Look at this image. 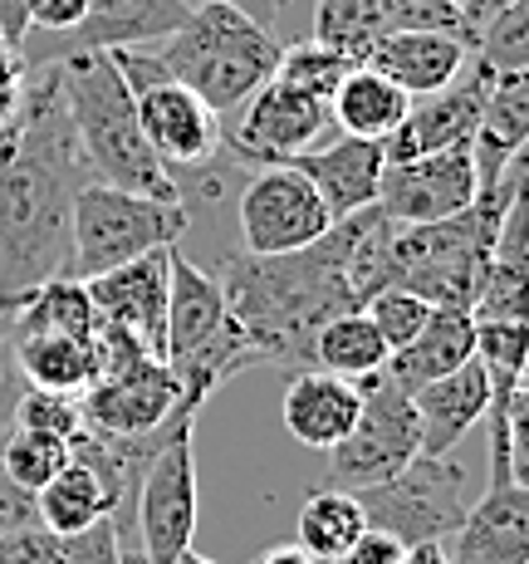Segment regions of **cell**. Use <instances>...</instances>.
Returning <instances> with one entry per match:
<instances>
[{
  "label": "cell",
  "mask_w": 529,
  "mask_h": 564,
  "mask_svg": "<svg viewBox=\"0 0 529 564\" xmlns=\"http://www.w3.org/2000/svg\"><path fill=\"white\" fill-rule=\"evenodd\" d=\"M84 182H93L74 123L59 99V69L25 74L10 153L0 158V295H30L45 280L74 275L69 216Z\"/></svg>",
  "instance_id": "6da1fadb"
},
{
  "label": "cell",
  "mask_w": 529,
  "mask_h": 564,
  "mask_svg": "<svg viewBox=\"0 0 529 564\" xmlns=\"http://www.w3.org/2000/svg\"><path fill=\"white\" fill-rule=\"evenodd\" d=\"M221 300L231 310L235 329L245 334L255 364L269 368H309L315 334L333 314L359 310L349 285V246L343 226L333 221L315 246L289 256H225Z\"/></svg>",
  "instance_id": "7a4b0ae2"
},
{
  "label": "cell",
  "mask_w": 529,
  "mask_h": 564,
  "mask_svg": "<svg viewBox=\"0 0 529 564\" xmlns=\"http://www.w3.org/2000/svg\"><path fill=\"white\" fill-rule=\"evenodd\" d=\"M54 69H59L64 113L74 123V138H79V153L89 162L93 182L143 192V197H157V202H181V187L172 182V172L157 162L143 128H137L133 89L113 69L108 50L59 54Z\"/></svg>",
  "instance_id": "3957f363"
},
{
  "label": "cell",
  "mask_w": 529,
  "mask_h": 564,
  "mask_svg": "<svg viewBox=\"0 0 529 564\" xmlns=\"http://www.w3.org/2000/svg\"><path fill=\"white\" fill-rule=\"evenodd\" d=\"M525 192V153L505 167L495 187L476 192L466 212L447 216V221L427 226H397L393 241V275L397 290H412L427 305H451L471 310L481 295L485 265H491V246L500 231L510 202Z\"/></svg>",
  "instance_id": "277c9868"
},
{
  "label": "cell",
  "mask_w": 529,
  "mask_h": 564,
  "mask_svg": "<svg viewBox=\"0 0 529 564\" xmlns=\"http://www.w3.org/2000/svg\"><path fill=\"white\" fill-rule=\"evenodd\" d=\"M157 45L162 50L153 54L167 79L187 84L221 123L275 74L279 50H285L275 30L235 6H191L187 20Z\"/></svg>",
  "instance_id": "5b68a950"
},
{
  "label": "cell",
  "mask_w": 529,
  "mask_h": 564,
  "mask_svg": "<svg viewBox=\"0 0 529 564\" xmlns=\"http://www.w3.org/2000/svg\"><path fill=\"white\" fill-rule=\"evenodd\" d=\"M162 364L177 378V393L187 412H201V403L225 383V378L255 368V354L245 334L235 329L231 310L221 300L216 275L181 256L172 246L167 260V334H162Z\"/></svg>",
  "instance_id": "8992f818"
},
{
  "label": "cell",
  "mask_w": 529,
  "mask_h": 564,
  "mask_svg": "<svg viewBox=\"0 0 529 564\" xmlns=\"http://www.w3.org/2000/svg\"><path fill=\"white\" fill-rule=\"evenodd\" d=\"M187 231V206L157 202L143 192H123L108 182H84L74 197L69 241H74V280H93L147 251H167Z\"/></svg>",
  "instance_id": "52a82bcc"
},
{
  "label": "cell",
  "mask_w": 529,
  "mask_h": 564,
  "mask_svg": "<svg viewBox=\"0 0 529 564\" xmlns=\"http://www.w3.org/2000/svg\"><path fill=\"white\" fill-rule=\"evenodd\" d=\"M93 349H99V373L79 393L84 427L108 432V437H147L181 408L172 368L157 354H147L137 339L99 324Z\"/></svg>",
  "instance_id": "ba28073f"
},
{
  "label": "cell",
  "mask_w": 529,
  "mask_h": 564,
  "mask_svg": "<svg viewBox=\"0 0 529 564\" xmlns=\"http://www.w3.org/2000/svg\"><path fill=\"white\" fill-rule=\"evenodd\" d=\"M197 417H177V427L157 442V452L143 466V481L133 496V540L123 550V564H172L181 550H191L197 535V452H191Z\"/></svg>",
  "instance_id": "9c48e42d"
},
{
  "label": "cell",
  "mask_w": 529,
  "mask_h": 564,
  "mask_svg": "<svg viewBox=\"0 0 529 564\" xmlns=\"http://www.w3.org/2000/svg\"><path fill=\"white\" fill-rule=\"evenodd\" d=\"M353 496H359L368 530H383L403 545H441L456 535L461 516H466V466L451 452L412 457L403 471L383 476Z\"/></svg>",
  "instance_id": "30bf717a"
},
{
  "label": "cell",
  "mask_w": 529,
  "mask_h": 564,
  "mask_svg": "<svg viewBox=\"0 0 529 564\" xmlns=\"http://www.w3.org/2000/svg\"><path fill=\"white\" fill-rule=\"evenodd\" d=\"M359 383V422L349 437L329 452V486L339 491H363V486L383 481V476L403 471L412 457H422V422H417L412 393L377 368Z\"/></svg>",
  "instance_id": "8fae6325"
},
{
  "label": "cell",
  "mask_w": 529,
  "mask_h": 564,
  "mask_svg": "<svg viewBox=\"0 0 529 564\" xmlns=\"http://www.w3.org/2000/svg\"><path fill=\"white\" fill-rule=\"evenodd\" d=\"M241 236H245V256H289L315 246L323 231L333 226L329 206L309 177L289 162H269L255 167L251 182L241 192Z\"/></svg>",
  "instance_id": "7c38bea8"
},
{
  "label": "cell",
  "mask_w": 529,
  "mask_h": 564,
  "mask_svg": "<svg viewBox=\"0 0 529 564\" xmlns=\"http://www.w3.org/2000/svg\"><path fill=\"white\" fill-rule=\"evenodd\" d=\"M329 128H333L329 104L269 74L261 89L241 104V123L221 143L241 162H251V167H269V162H289L295 153H309L315 143H323Z\"/></svg>",
  "instance_id": "4fadbf2b"
},
{
  "label": "cell",
  "mask_w": 529,
  "mask_h": 564,
  "mask_svg": "<svg viewBox=\"0 0 529 564\" xmlns=\"http://www.w3.org/2000/svg\"><path fill=\"white\" fill-rule=\"evenodd\" d=\"M476 202V162H471V143L437 148V153L387 162L383 182H377L373 206L397 226H427L447 221V216L466 212Z\"/></svg>",
  "instance_id": "5bb4252c"
},
{
  "label": "cell",
  "mask_w": 529,
  "mask_h": 564,
  "mask_svg": "<svg viewBox=\"0 0 529 564\" xmlns=\"http://www.w3.org/2000/svg\"><path fill=\"white\" fill-rule=\"evenodd\" d=\"M133 108H137V128H143L147 148L157 153V162L172 172V182L181 172H207L216 153H221L225 123L211 113L187 84L177 79H153L143 89H133Z\"/></svg>",
  "instance_id": "9a60e30c"
},
{
  "label": "cell",
  "mask_w": 529,
  "mask_h": 564,
  "mask_svg": "<svg viewBox=\"0 0 529 564\" xmlns=\"http://www.w3.org/2000/svg\"><path fill=\"white\" fill-rule=\"evenodd\" d=\"M495 84V69L471 50L466 69L447 84V89L427 94V99H412L407 118L383 138V162H407V158H422V153H437V148H456V143H471V133L481 128V113H485V94Z\"/></svg>",
  "instance_id": "2e32d148"
},
{
  "label": "cell",
  "mask_w": 529,
  "mask_h": 564,
  "mask_svg": "<svg viewBox=\"0 0 529 564\" xmlns=\"http://www.w3.org/2000/svg\"><path fill=\"white\" fill-rule=\"evenodd\" d=\"M187 20L181 0H89V15L74 35L64 40H25L20 59L25 69L54 64L59 54L74 50H137V45H157L172 30Z\"/></svg>",
  "instance_id": "e0dca14e"
},
{
  "label": "cell",
  "mask_w": 529,
  "mask_h": 564,
  "mask_svg": "<svg viewBox=\"0 0 529 564\" xmlns=\"http://www.w3.org/2000/svg\"><path fill=\"white\" fill-rule=\"evenodd\" d=\"M167 260H172V246L84 280L93 310H99V324L137 339L157 359H162V334H167Z\"/></svg>",
  "instance_id": "ac0fdd59"
},
{
  "label": "cell",
  "mask_w": 529,
  "mask_h": 564,
  "mask_svg": "<svg viewBox=\"0 0 529 564\" xmlns=\"http://www.w3.org/2000/svg\"><path fill=\"white\" fill-rule=\"evenodd\" d=\"M471 59V40L447 35V30H387L373 45L363 64L397 84L407 99H427V94L447 89Z\"/></svg>",
  "instance_id": "d6986e66"
},
{
  "label": "cell",
  "mask_w": 529,
  "mask_h": 564,
  "mask_svg": "<svg viewBox=\"0 0 529 564\" xmlns=\"http://www.w3.org/2000/svg\"><path fill=\"white\" fill-rule=\"evenodd\" d=\"M289 167H299L309 177V187L323 197L333 221L363 212L377 197V182H383V148L368 138H333V143H315L309 153H295Z\"/></svg>",
  "instance_id": "ffe728a7"
},
{
  "label": "cell",
  "mask_w": 529,
  "mask_h": 564,
  "mask_svg": "<svg viewBox=\"0 0 529 564\" xmlns=\"http://www.w3.org/2000/svg\"><path fill=\"white\" fill-rule=\"evenodd\" d=\"M466 359H476V319L471 310H451V305H431L427 324L412 334V344L387 354L383 373L393 383H403L407 393H417L422 383L456 373Z\"/></svg>",
  "instance_id": "44dd1931"
},
{
  "label": "cell",
  "mask_w": 529,
  "mask_h": 564,
  "mask_svg": "<svg viewBox=\"0 0 529 564\" xmlns=\"http://www.w3.org/2000/svg\"><path fill=\"white\" fill-rule=\"evenodd\" d=\"M359 422V383L349 378L319 373V368H299L285 388V427L299 447L333 452L349 427Z\"/></svg>",
  "instance_id": "7402d4cb"
},
{
  "label": "cell",
  "mask_w": 529,
  "mask_h": 564,
  "mask_svg": "<svg viewBox=\"0 0 529 564\" xmlns=\"http://www.w3.org/2000/svg\"><path fill=\"white\" fill-rule=\"evenodd\" d=\"M417 422H422V457H441L451 452L491 408V378H485L481 359H466L456 373L422 383L412 393Z\"/></svg>",
  "instance_id": "603a6c76"
},
{
  "label": "cell",
  "mask_w": 529,
  "mask_h": 564,
  "mask_svg": "<svg viewBox=\"0 0 529 564\" xmlns=\"http://www.w3.org/2000/svg\"><path fill=\"white\" fill-rule=\"evenodd\" d=\"M10 368L25 378V388L40 393H69L79 398L99 373V349L89 339H64V334H10Z\"/></svg>",
  "instance_id": "cb8c5ba5"
},
{
  "label": "cell",
  "mask_w": 529,
  "mask_h": 564,
  "mask_svg": "<svg viewBox=\"0 0 529 564\" xmlns=\"http://www.w3.org/2000/svg\"><path fill=\"white\" fill-rule=\"evenodd\" d=\"M407 99L387 74H377L373 64H353L343 74V84L329 94V123H339L343 138H368V143H383L397 123L407 118Z\"/></svg>",
  "instance_id": "d4e9b609"
},
{
  "label": "cell",
  "mask_w": 529,
  "mask_h": 564,
  "mask_svg": "<svg viewBox=\"0 0 529 564\" xmlns=\"http://www.w3.org/2000/svg\"><path fill=\"white\" fill-rule=\"evenodd\" d=\"M10 334H64V339H99V310L89 300V285L74 275L45 280L40 290L20 295L15 314L5 319Z\"/></svg>",
  "instance_id": "484cf974"
},
{
  "label": "cell",
  "mask_w": 529,
  "mask_h": 564,
  "mask_svg": "<svg viewBox=\"0 0 529 564\" xmlns=\"http://www.w3.org/2000/svg\"><path fill=\"white\" fill-rule=\"evenodd\" d=\"M363 530H368V520L359 511V496L339 491V486H319V491H309L305 506H299L295 545L305 550V555L333 564V560L349 555L353 540H359Z\"/></svg>",
  "instance_id": "4316f807"
},
{
  "label": "cell",
  "mask_w": 529,
  "mask_h": 564,
  "mask_svg": "<svg viewBox=\"0 0 529 564\" xmlns=\"http://www.w3.org/2000/svg\"><path fill=\"white\" fill-rule=\"evenodd\" d=\"M35 506H40V525L49 530V535H79V530L99 525V520L113 516V501H108L103 481L93 466L84 462H69L54 481H45L35 491Z\"/></svg>",
  "instance_id": "83f0119b"
},
{
  "label": "cell",
  "mask_w": 529,
  "mask_h": 564,
  "mask_svg": "<svg viewBox=\"0 0 529 564\" xmlns=\"http://www.w3.org/2000/svg\"><path fill=\"white\" fill-rule=\"evenodd\" d=\"M383 364H387V344L363 310L333 314V319L315 334V349H309V368L333 373V378H349V383L353 378L377 373Z\"/></svg>",
  "instance_id": "f1b7e54d"
},
{
  "label": "cell",
  "mask_w": 529,
  "mask_h": 564,
  "mask_svg": "<svg viewBox=\"0 0 529 564\" xmlns=\"http://www.w3.org/2000/svg\"><path fill=\"white\" fill-rule=\"evenodd\" d=\"M383 35L387 25L373 0H315V35H309L315 45H329L349 54L353 64H363Z\"/></svg>",
  "instance_id": "f546056e"
},
{
  "label": "cell",
  "mask_w": 529,
  "mask_h": 564,
  "mask_svg": "<svg viewBox=\"0 0 529 564\" xmlns=\"http://www.w3.org/2000/svg\"><path fill=\"white\" fill-rule=\"evenodd\" d=\"M69 462H74L69 437H54V432H35V427H15V422H5V432H0V466H5V476L20 481L25 491H40V486L54 481Z\"/></svg>",
  "instance_id": "4dcf8cb0"
},
{
  "label": "cell",
  "mask_w": 529,
  "mask_h": 564,
  "mask_svg": "<svg viewBox=\"0 0 529 564\" xmlns=\"http://www.w3.org/2000/svg\"><path fill=\"white\" fill-rule=\"evenodd\" d=\"M471 50L495 74H529V0H515V6L485 15L471 30Z\"/></svg>",
  "instance_id": "1f68e13d"
},
{
  "label": "cell",
  "mask_w": 529,
  "mask_h": 564,
  "mask_svg": "<svg viewBox=\"0 0 529 564\" xmlns=\"http://www.w3.org/2000/svg\"><path fill=\"white\" fill-rule=\"evenodd\" d=\"M529 329L525 319H476V359L491 378V393H510L525 383Z\"/></svg>",
  "instance_id": "d6a6232c"
},
{
  "label": "cell",
  "mask_w": 529,
  "mask_h": 564,
  "mask_svg": "<svg viewBox=\"0 0 529 564\" xmlns=\"http://www.w3.org/2000/svg\"><path fill=\"white\" fill-rule=\"evenodd\" d=\"M349 69H353L349 54H339V50H329V45H315V40H305V45L279 50L275 79L295 84V89H305V94H315V99L329 104V94L339 89Z\"/></svg>",
  "instance_id": "836d02e7"
},
{
  "label": "cell",
  "mask_w": 529,
  "mask_h": 564,
  "mask_svg": "<svg viewBox=\"0 0 529 564\" xmlns=\"http://www.w3.org/2000/svg\"><path fill=\"white\" fill-rule=\"evenodd\" d=\"M363 314L373 319V329L383 334V344H387V354L393 349H403V344H412V334L427 324V314L431 305L422 295H412V290H377V295L363 305Z\"/></svg>",
  "instance_id": "e575fe53"
},
{
  "label": "cell",
  "mask_w": 529,
  "mask_h": 564,
  "mask_svg": "<svg viewBox=\"0 0 529 564\" xmlns=\"http://www.w3.org/2000/svg\"><path fill=\"white\" fill-rule=\"evenodd\" d=\"M10 422L15 427H35V432H54V437H74L84 427L79 398L69 393H40V388H25L10 403Z\"/></svg>",
  "instance_id": "d590c367"
},
{
  "label": "cell",
  "mask_w": 529,
  "mask_h": 564,
  "mask_svg": "<svg viewBox=\"0 0 529 564\" xmlns=\"http://www.w3.org/2000/svg\"><path fill=\"white\" fill-rule=\"evenodd\" d=\"M387 30H447V35L471 40V25L456 0H373Z\"/></svg>",
  "instance_id": "8d00e7d4"
},
{
  "label": "cell",
  "mask_w": 529,
  "mask_h": 564,
  "mask_svg": "<svg viewBox=\"0 0 529 564\" xmlns=\"http://www.w3.org/2000/svg\"><path fill=\"white\" fill-rule=\"evenodd\" d=\"M49 564H123V550H118L113 520H99V525L79 530V535L54 540Z\"/></svg>",
  "instance_id": "74e56055"
},
{
  "label": "cell",
  "mask_w": 529,
  "mask_h": 564,
  "mask_svg": "<svg viewBox=\"0 0 529 564\" xmlns=\"http://www.w3.org/2000/svg\"><path fill=\"white\" fill-rule=\"evenodd\" d=\"M84 15L89 0H25V40H64L84 25Z\"/></svg>",
  "instance_id": "f35d334b"
},
{
  "label": "cell",
  "mask_w": 529,
  "mask_h": 564,
  "mask_svg": "<svg viewBox=\"0 0 529 564\" xmlns=\"http://www.w3.org/2000/svg\"><path fill=\"white\" fill-rule=\"evenodd\" d=\"M54 540H59V535H49L45 525H35V530H5V535H0V564H49Z\"/></svg>",
  "instance_id": "ab89813d"
},
{
  "label": "cell",
  "mask_w": 529,
  "mask_h": 564,
  "mask_svg": "<svg viewBox=\"0 0 529 564\" xmlns=\"http://www.w3.org/2000/svg\"><path fill=\"white\" fill-rule=\"evenodd\" d=\"M35 525H40L35 491H25L20 481H10L5 466H0V535H5V530H35Z\"/></svg>",
  "instance_id": "60d3db41"
},
{
  "label": "cell",
  "mask_w": 529,
  "mask_h": 564,
  "mask_svg": "<svg viewBox=\"0 0 529 564\" xmlns=\"http://www.w3.org/2000/svg\"><path fill=\"white\" fill-rule=\"evenodd\" d=\"M25 59H20V50L15 54H5L0 59V133H10L15 128V118H20V99H25Z\"/></svg>",
  "instance_id": "b9f144b4"
},
{
  "label": "cell",
  "mask_w": 529,
  "mask_h": 564,
  "mask_svg": "<svg viewBox=\"0 0 529 564\" xmlns=\"http://www.w3.org/2000/svg\"><path fill=\"white\" fill-rule=\"evenodd\" d=\"M407 545L393 535H383V530H363L359 540H353V550L343 555V564H403Z\"/></svg>",
  "instance_id": "7bdbcfd3"
},
{
  "label": "cell",
  "mask_w": 529,
  "mask_h": 564,
  "mask_svg": "<svg viewBox=\"0 0 529 564\" xmlns=\"http://www.w3.org/2000/svg\"><path fill=\"white\" fill-rule=\"evenodd\" d=\"M181 6H235V10H245V15H255L261 25H269V20L285 10V0H181Z\"/></svg>",
  "instance_id": "ee69618b"
},
{
  "label": "cell",
  "mask_w": 529,
  "mask_h": 564,
  "mask_svg": "<svg viewBox=\"0 0 529 564\" xmlns=\"http://www.w3.org/2000/svg\"><path fill=\"white\" fill-rule=\"evenodd\" d=\"M0 35L20 50V40H25V0H0Z\"/></svg>",
  "instance_id": "f6af8a7d"
},
{
  "label": "cell",
  "mask_w": 529,
  "mask_h": 564,
  "mask_svg": "<svg viewBox=\"0 0 529 564\" xmlns=\"http://www.w3.org/2000/svg\"><path fill=\"white\" fill-rule=\"evenodd\" d=\"M251 564H323L315 555H305L299 545H275V550H265L261 560H251Z\"/></svg>",
  "instance_id": "bcb514c9"
},
{
  "label": "cell",
  "mask_w": 529,
  "mask_h": 564,
  "mask_svg": "<svg viewBox=\"0 0 529 564\" xmlns=\"http://www.w3.org/2000/svg\"><path fill=\"white\" fill-rule=\"evenodd\" d=\"M505 6H515V0H461V15H466V25L476 30L485 15H495V10H505Z\"/></svg>",
  "instance_id": "7dc6e473"
},
{
  "label": "cell",
  "mask_w": 529,
  "mask_h": 564,
  "mask_svg": "<svg viewBox=\"0 0 529 564\" xmlns=\"http://www.w3.org/2000/svg\"><path fill=\"white\" fill-rule=\"evenodd\" d=\"M403 564H451V560H447V550L441 545H407Z\"/></svg>",
  "instance_id": "c3c4849f"
},
{
  "label": "cell",
  "mask_w": 529,
  "mask_h": 564,
  "mask_svg": "<svg viewBox=\"0 0 529 564\" xmlns=\"http://www.w3.org/2000/svg\"><path fill=\"white\" fill-rule=\"evenodd\" d=\"M20 393V388H15ZM15 393H10V388H0V432H5V422H10V403H15Z\"/></svg>",
  "instance_id": "681fc988"
},
{
  "label": "cell",
  "mask_w": 529,
  "mask_h": 564,
  "mask_svg": "<svg viewBox=\"0 0 529 564\" xmlns=\"http://www.w3.org/2000/svg\"><path fill=\"white\" fill-rule=\"evenodd\" d=\"M15 305H20V295H0V324H5L10 314H15Z\"/></svg>",
  "instance_id": "f907efd6"
},
{
  "label": "cell",
  "mask_w": 529,
  "mask_h": 564,
  "mask_svg": "<svg viewBox=\"0 0 529 564\" xmlns=\"http://www.w3.org/2000/svg\"><path fill=\"white\" fill-rule=\"evenodd\" d=\"M10 133H15V128H10ZM10 133H0V158L10 153Z\"/></svg>",
  "instance_id": "816d5d0a"
},
{
  "label": "cell",
  "mask_w": 529,
  "mask_h": 564,
  "mask_svg": "<svg viewBox=\"0 0 529 564\" xmlns=\"http://www.w3.org/2000/svg\"><path fill=\"white\" fill-rule=\"evenodd\" d=\"M456 6H461V0H456Z\"/></svg>",
  "instance_id": "f5cc1de1"
}]
</instances>
